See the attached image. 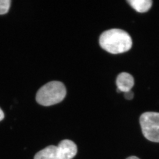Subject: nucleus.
Masks as SVG:
<instances>
[{
    "mask_svg": "<svg viewBox=\"0 0 159 159\" xmlns=\"http://www.w3.org/2000/svg\"><path fill=\"white\" fill-rule=\"evenodd\" d=\"M99 44L104 50L113 54L129 51L132 47V39L129 34L120 29H112L103 32L99 37Z\"/></svg>",
    "mask_w": 159,
    "mask_h": 159,
    "instance_id": "obj_1",
    "label": "nucleus"
},
{
    "mask_svg": "<svg viewBox=\"0 0 159 159\" xmlns=\"http://www.w3.org/2000/svg\"><path fill=\"white\" fill-rule=\"evenodd\" d=\"M66 90L63 83L53 81L42 86L36 94V101L43 106H50L58 104L66 96Z\"/></svg>",
    "mask_w": 159,
    "mask_h": 159,
    "instance_id": "obj_2",
    "label": "nucleus"
},
{
    "mask_svg": "<svg viewBox=\"0 0 159 159\" xmlns=\"http://www.w3.org/2000/svg\"><path fill=\"white\" fill-rule=\"evenodd\" d=\"M140 123L145 138L150 141L159 143V113H144L140 116Z\"/></svg>",
    "mask_w": 159,
    "mask_h": 159,
    "instance_id": "obj_3",
    "label": "nucleus"
},
{
    "mask_svg": "<svg viewBox=\"0 0 159 159\" xmlns=\"http://www.w3.org/2000/svg\"><path fill=\"white\" fill-rule=\"evenodd\" d=\"M58 159H72L77 153L75 143L69 140H62L57 146Z\"/></svg>",
    "mask_w": 159,
    "mask_h": 159,
    "instance_id": "obj_4",
    "label": "nucleus"
},
{
    "mask_svg": "<svg viewBox=\"0 0 159 159\" xmlns=\"http://www.w3.org/2000/svg\"><path fill=\"white\" fill-rule=\"evenodd\" d=\"M116 84L118 92H127L131 90L134 84V80L130 74L123 72L117 76Z\"/></svg>",
    "mask_w": 159,
    "mask_h": 159,
    "instance_id": "obj_5",
    "label": "nucleus"
},
{
    "mask_svg": "<svg viewBox=\"0 0 159 159\" xmlns=\"http://www.w3.org/2000/svg\"><path fill=\"white\" fill-rule=\"evenodd\" d=\"M34 159H58L57 146H48L36 153Z\"/></svg>",
    "mask_w": 159,
    "mask_h": 159,
    "instance_id": "obj_6",
    "label": "nucleus"
},
{
    "mask_svg": "<svg viewBox=\"0 0 159 159\" xmlns=\"http://www.w3.org/2000/svg\"><path fill=\"white\" fill-rule=\"evenodd\" d=\"M128 3L139 12H145L152 7V0H128Z\"/></svg>",
    "mask_w": 159,
    "mask_h": 159,
    "instance_id": "obj_7",
    "label": "nucleus"
},
{
    "mask_svg": "<svg viewBox=\"0 0 159 159\" xmlns=\"http://www.w3.org/2000/svg\"><path fill=\"white\" fill-rule=\"evenodd\" d=\"M11 0H0V15L7 13L11 6Z\"/></svg>",
    "mask_w": 159,
    "mask_h": 159,
    "instance_id": "obj_8",
    "label": "nucleus"
},
{
    "mask_svg": "<svg viewBox=\"0 0 159 159\" xmlns=\"http://www.w3.org/2000/svg\"><path fill=\"white\" fill-rule=\"evenodd\" d=\"M124 96L125 98L128 100H131L134 98V94L133 92L131 90L127 92H125Z\"/></svg>",
    "mask_w": 159,
    "mask_h": 159,
    "instance_id": "obj_9",
    "label": "nucleus"
},
{
    "mask_svg": "<svg viewBox=\"0 0 159 159\" xmlns=\"http://www.w3.org/2000/svg\"><path fill=\"white\" fill-rule=\"evenodd\" d=\"M4 118V114L2 110L0 108V121L3 120V119Z\"/></svg>",
    "mask_w": 159,
    "mask_h": 159,
    "instance_id": "obj_10",
    "label": "nucleus"
},
{
    "mask_svg": "<svg viewBox=\"0 0 159 159\" xmlns=\"http://www.w3.org/2000/svg\"><path fill=\"white\" fill-rule=\"evenodd\" d=\"M127 159H140L139 158H138V157H137L135 156H131V157H128V158H127Z\"/></svg>",
    "mask_w": 159,
    "mask_h": 159,
    "instance_id": "obj_11",
    "label": "nucleus"
}]
</instances>
